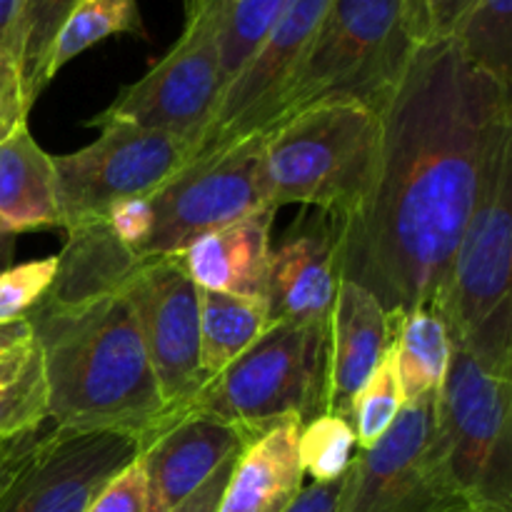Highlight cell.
I'll list each match as a JSON object with an SVG mask.
<instances>
[{"mask_svg":"<svg viewBox=\"0 0 512 512\" xmlns=\"http://www.w3.org/2000/svg\"><path fill=\"white\" fill-rule=\"evenodd\" d=\"M345 485H348V473L330 483H313L300 490L298 498L293 500L285 512H340L345 498Z\"/></svg>","mask_w":512,"mask_h":512,"instance_id":"33","label":"cell"},{"mask_svg":"<svg viewBox=\"0 0 512 512\" xmlns=\"http://www.w3.org/2000/svg\"><path fill=\"white\" fill-rule=\"evenodd\" d=\"M168 415L180 413L205 385L200 370V288L180 255L135 263L120 280Z\"/></svg>","mask_w":512,"mask_h":512,"instance_id":"12","label":"cell"},{"mask_svg":"<svg viewBox=\"0 0 512 512\" xmlns=\"http://www.w3.org/2000/svg\"><path fill=\"white\" fill-rule=\"evenodd\" d=\"M85 512H148V488L140 460L135 458L110 478Z\"/></svg>","mask_w":512,"mask_h":512,"instance_id":"31","label":"cell"},{"mask_svg":"<svg viewBox=\"0 0 512 512\" xmlns=\"http://www.w3.org/2000/svg\"><path fill=\"white\" fill-rule=\"evenodd\" d=\"M33 340H35V333H33V325L28 323V318L0 323V358L25 348V345H30Z\"/></svg>","mask_w":512,"mask_h":512,"instance_id":"37","label":"cell"},{"mask_svg":"<svg viewBox=\"0 0 512 512\" xmlns=\"http://www.w3.org/2000/svg\"><path fill=\"white\" fill-rule=\"evenodd\" d=\"M35 353H38V340H33V343L25 345V348L15 350V353L3 355V358H0V385L18 378Z\"/></svg>","mask_w":512,"mask_h":512,"instance_id":"38","label":"cell"},{"mask_svg":"<svg viewBox=\"0 0 512 512\" xmlns=\"http://www.w3.org/2000/svg\"><path fill=\"white\" fill-rule=\"evenodd\" d=\"M15 253V233L0 225V273L10 268Z\"/></svg>","mask_w":512,"mask_h":512,"instance_id":"40","label":"cell"},{"mask_svg":"<svg viewBox=\"0 0 512 512\" xmlns=\"http://www.w3.org/2000/svg\"><path fill=\"white\" fill-rule=\"evenodd\" d=\"M253 440L213 415L180 410L140 443L148 512H170Z\"/></svg>","mask_w":512,"mask_h":512,"instance_id":"15","label":"cell"},{"mask_svg":"<svg viewBox=\"0 0 512 512\" xmlns=\"http://www.w3.org/2000/svg\"><path fill=\"white\" fill-rule=\"evenodd\" d=\"M238 458H240V453L225 460V463L220 465V468L215 470V473L210 475V478L205 480V483L200 485L195 493H190L183 503L175 505L170 512H218L220 498H223V490H225V485H228V478H230V473H233L235 460Z\"/></svg>","mask_w":512,"mask_h":512,"instance_id":"34","label":"cell"},{"mask_svg":"<svg viewBox=\"0 0 512 512\" xmlns=\"http://www.w3.org/2000/svg\"><path fill=\"white\" fill-rule=\"evenodd\" d=\"M78 0H20L18 20L10 40V53L15 55L23 75L25 100L33 108L38 95L48 88L50 55L55 38L63 28L65 18Z\"/></svg>","mask_w":512,"mask_h":512,"instance_id":"23","label":"cell"},{"mask_svg":"<svg viewBox=\"0 0 512 512\" xmlns=\"http://www.w3.org/2000/svg\"><path fill=\"white\" fill-rule=\"evenodd\" d=\"M118 33H133L145 38L143 20H140L135 0H78L55 38L48 65L50 80L80 53Z\"/></svg>","mask_w":512,"mask_h":512,"instance_id":"25","label":"cell"},{"mask_svg":"<svg viewBox=\"0 0 512 512\" xmlns=\"http://www.w3.org/2000/svg\"><path fill=\"white\" fill-rule=\"evenodd\" d=\"M512 128L490 150L478 200L460 235L438 313L450 343H465L483 325L512 313Z\"/></svg>","mask_w":512,"mask_h":512,"instance_id":"11","label":"cell"},{"mask_svg":"<svg viewBox=\"0 0 512 512\" xmlns=\"http://www.w3.org/2000/svg\"><path fill=\"white\" fill-rule=\"evenodd\" d=\"M355 433L350 420L320 413L303 425L298 440L303 473L313 483H330L348 473L355 458Z\"/></svg>","mask_w":512,"mask_h":512,"instance_id":"27","label":"cell"},{"mask_svg":"<svg viewBox=\"0 0 512 512\" xmlns=\"http://www.w3.org/2000/svg\"><path fill=\"white\" fill-rule=\"evenodd\" d=\"M268 325L265 300L200 290V370L205 383L245 353Z\"/></svg>","mask_w":512,"mask_h":512,"instance_id":"21","label":"cell"},{"mask_svg":"<svg viewBox=\"0 0 512 512\" xmlns=\"http://www.w3.org/2000/svg\"><path fill=\"white\" fill-rule=\"evenodd\" d=\"M58 258L33 260V263L10 265L0 273V323L20 320L45 298L55 280Z\"/></svg>","mask_w":512,"mask_h":512,"instance_id":"30","label":"cell"},{"mask_svg":"<svg viewBox=\"0 0 512 512\" xmlns=\"http://www.w3.org/2000/svg\"><path fill=\"white\" fill-rule=\"evenodd\" d=\"M328 3L330 0H293L285 8L243 68L225 85L218 110L195 145L193 158L250 133H265L278 123L285 95Z\"/></svg>","mask_w":512,"mask_h":512,"instance_id":"14","label":"cell"},{"mask_svg":"<svg viewBox=\"0 0 512 512\" xmlns=\"http://www.w3.org/2000/svg\"><path fill=\"white\" fill-rule=\"evenodd\" d=\"M20 0H0V50H10L15 20H18Z\"/></svg>","mask_w":512,"mask_h":512,"instance_id":"39","label":"cell"},{"mask_svg":"<svg viewBox=\"0 0 512 512\" xmlns=\"http://www.w3.org/2000/svg\"><path fill=\"white\" fill-rule=\"evenodd\" d=\"M380 153V115L355 100H320L265 130L268 200L308 205L343 223L365 198Z\"/></svg>","mask_w":512,"mask_h":512,"instance_id":"4","label":"cell"},{"mask_svg":"<svg viewBox=\"0 0 512 512\" xmlns=\"http://www.w3.org/2000/svg\"><path fill=\"white\" fill-rule=\"evenodd\" d=\"M180 3H183L185 18H190V15H195V13H198V10L203 8V5H208L210 0H180Z\"/></svg>","mask_w":512,"mask_h":512,"instance_id":"41","label":"cell"},{"mask_svg":"<svg viewBox=\"0 0 512 512\" xmlns=\"http://www.w3.org/2000/svg\"><path fill=\"white\" fill-rule=\"evenodd\" d=\"M33 440H35V433L23 435V438H15V440H0V495H3V490L8 488L15 468L20 465L23 455L28 453Z\"/></svg>","mask_w":512,"mask_h":512,"instance_id":"36","label":"cell"},{"mask_svg":"<svg viewBox=\"0 0 512 512\" xmlns=\"http://www.w3.org/2000/svg\"><path fill=\"white\" fill-rule=\"evenodd\" d=\"M435 430L460 493L480 512H512V365L450 343Z\"/></svg>","mask_w":512,"mask_h":512,"instance_id":"6","label":"cell"},{"mask_svg":"<svg viewBox=\"0 0 512 512\" xmlns=\"http://www.w3.org/2000/svg\"><path fill=\"white\" fill-rule=\"evenodd\" d=\"M275 213V208H263L188 245L180 260L193 283L200 290L265 300Z\"/></svg>","mask_w":512,"mask_h":512,"instance_id":"18","label":"cell"},{"mask_svg":"<svg viewBox=\"0 0 512 512\" xmlns=\"http://www.w3.org/2000/svg\"><path fill=\"white\" fill-rule=\"evenodd\" d=\"M230 0H210L185 18L178 43L140 80L125 85L118 98L93 120H118L163 130L193 145L208 130L220 98V33ZM193 160V158H190Z\"/></svg>","mask_w":512,"mask_h":512,"instance_id":"9","label":"cell"},{"mask_svg":"<svg viewBox=\"0 0 512 512\" xmlns=\"http://www.w3.org/2000/svg\"><path fill=\"white\" fill-rule=\"evenodd\" d=\"M403 405L393 348H390L385 358L380 360L378 368H375V373L368 378V383L355 395L350 425H353L355 443L360 445V450L373 448L388 433Z\"/></svg>","mask_w":512,"mask_h":512,"instance_id":"28","label":"cell"},{"mask_svg":"<svg viewBox=\"0 0 512 512\" xmlns=\"http://www.w3.org/2000/svg\"><path fill=\"white\" fill-rule=\"evenodd\" d=\"M265 133L198 155L165 185L148 195L153 220L138 263L180 255L213 230L273 208L263 170Z\"/></svg>","mask_w":512,"mask_h":512,"instance_id":"7","label":"cell"},{"mask_svg":"<svg viewBox=\"0 0 512 512\" xmlns=\"http://www.w3.org/2000/svg\"><path fill=\"white\" fill-rule=\"evenodd\" d=\"M398 315H388L360 285L340 280L328 325L325 413L350 420L360 393L395 340Z\"/></svg>","mask_w":512,"mask_h":512,"instance_id":"17","label":"cell"},{"mask_svg":"<svg viewBox=\"0 0 512 512\" xmlns=\"http://www.w3.org/2000/svg\"><path fill=\"white\" fill-rule=\"evenodd\" d=\"M100 138L68 155H55V190L63 230L103 223L115 203L145 198L193 158V145L163 130L118 120H88Z\"/></svg>","mask_w":512,"mask_h":512,"instance_id":"8","label":"cell"},{"mask_svg":"<svg viewBox=\"0 0 512 512\" xmlns=\"http://www.w3.org/2000/svg\"><path fill=\"white\" fill-rule=\"evenodd\" d=\"M328 323H270L183 410L213 415L250 440L283 420L308 423L325 413Z\"/></svg>","mask_w":512,"mask_h":512,"instance_id":"5","label":"cell"},{"mask_svg":"<svg viewBox=\"0 0 512 512\" xmlns=\"http://www.w3.org/2000/svg\"><path fill=\"white\" fill-rule=\"evenodd\" d=\"M43 355L48 418L63 430H113L143 443L165 418L138 318L120 288L53 300L28 315Z\"/></svg>","mask_w":512,"mask_h":512,"instance_id":"2","label":"cell"},{"mask_svg":"<svg viewBox=\"0 0 512 512\" xmlns=\"http://www.w3.org/2000/svg\"><path fill=\"white\" fill-rule=\"evenodd\" d=\"M303 423L283 420L235 460L218 512H285L305 488L298 440Z\"/></svg>","mask_w":512,"mask_h":512,"instance_id":"19","label":"cell"},{"mask_svg":"<svg viewBox=\"0 0 512 512\" xmlns=\"http://www.w3.org/2000/svg\"><path fill=\"white\" fill-rule=\"evenodd\" d=\"M380 153L358 208L338 223L340 280L388 315L438 310L490 150L512 128L510 88L425 40L378 110Z\"/></svg>","mask_w":512,"mask_h":512,"instance_id":"1","label":"cell"},{"mask_svg":"<svg viewBox=\"0 0 512 512\" xmlns=\"http://www.w3.org/2000/svg\"><path fill=\"white\" fill-rule=\"evenodd\" d=\"M435 393L405 403L388 433L355 455L340 512H480L445 468Z\"/></svg>","mask_w":512,"mask_h":512,"instance_id":"10","label":"cell"},{"mask_svg":"<svg viewBox=\"0 0 512 512\" xmlns=\"http://www.w3.org/2000/svg\"><path fill=\"white\" fill-rule=\"evenodd\" d=\"M30 105L25 100L20 65L10 50H0V140L28 123Z\"/></svg>","mask_w":512,"mask_h":512,"instance_id":"32","label":"cell"},{"mask_svg":"<svg viewBox=\"0 0 512 512\" xmlns=\"http://www.w3.org/2000/svg\"><path fill=\"white\" fill-rule=\"evenodd\" d=\"M393 358L403 403L435 393L450 363V333L443 315L435 308L398 315Z\"/></svg>","mask_w":512,"mask_h":512,"instance_id":"22","label":"cell"},{"mask_svg":"<svg viewBox=\"0 0 512 512\" xmlns=\"http://www.w3.org/2000/svg\"><path fill=\"white\" fill-rule=\"evenodd\" d=\"M138 453L140 440L133 435L55 428L23 455L0 495V512H85Z\"/></svg>","mask_w":512,"mask_h":512,"instance_id":"13","label":"cell"},{"mask_svg":"<svg viewBox=\"0 0 512 512\" xmlns=\"http://www.w3.org/2000/svg\"><path fill=\"white\" fill-rule=\"evenodd\" d=\"M0 225L15 235L63 228L53 155L35 143L28 123L0 140Z\"/></svg>","mask_w":512,"mask_h":512,"instance_id":"20","label":"cell"},{"mask_svg":"<svg viewBox=\"0 0 512 512\" xmlns=\"http://www.w3.org/2000/svg\"><path fill=\"white\" fill-rule=\"evenodd\" d=\"M423 5L428 15L430 38H448L473 0H423Z\"/></svg>","mask_w":512,"mask_h":512,"instance_id":"35","label":"cell"},{"mask_svg":"<svg viewBox=\"0 0 512 512\" xmlns=\"http://www.w3.org/2000/svg\"><path fill=\"white\" fill-rule=\"evenodd\" d=\"M448 38L470 65L510 88L512 0H473Z\"/></svg>","mask_w":512,"mask_h":512,"instance_id":"24","label":"cell"},{"mask_svg":"<svg viewBox=\"0 0 512 512\" xmlns=\"http://www.w3.org/2000/svg\"><path fill=\"white\" fill-rule=\"evenodd\" d=\"M338 220L300 215L270 248L265 305L270 323H328L340 288Z\"/></svg>","mask_w":512,"mask_h":512,"instance_id":"16","label":"cell"},{"mask_svg":"<svg viewBox=\"0 0 512 512\" xmlns=\"http://www.w3.org/2000/svg\"><path fill=\"white\" fill-rule=\"evenodd\" d=\"M45 418H48V383H45L43 355L38 348L18 378L0 385V440L38 433Z\"/></svg>","mask_w":512,"mask_h":512,"instance_id":"29","label":"cell"},{"mask_svg":"<svg viewBox=\"0 0 512 512\" xmlns=\"http://www.w3.org/2000/svg\"><path fill=\"white\" fill-rule=\"evenodd\" d=\"M425 40L433 38L423 0H330L280 120L320 100H355L378 113Z\"/></svg>","mask_w":512,"mask_h":512,"instance_id":"3","label":"cell"},{"mask_svg":"<svg viewBox=\"0 0 512 512\" xmlns=\"http://www.w3.org/2000/svg\"><path fill=\"white\" fill-rule=\"evenodd\" d=\"M293 0H230L220 33V78L225 85L243 68L260 40Z\"/></svg>","mask_w":512,"mask_h":512,"instance_id":"26","label":"cell"}]
</instances>
